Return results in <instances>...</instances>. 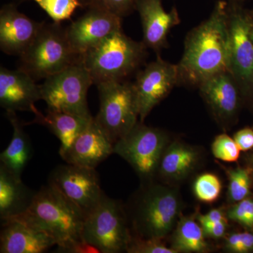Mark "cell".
Segmentation results:
<instances>
[{
    "mask_svg": "<svg viewBox=\"0 0 253 253\" xmlns=\"http://www.w3.org/2000/svg\"><path fill=\"white\" fill-rule=\"evenodd\" d=\"M198 87L218 122L223 126L234 123L244 102L237 84L229 71L208 78Z\"/></svg>",
    "mask_w": 253,
    "mask_h": 253,
    "instance_id": "cell-14",
    "label": "cell"
},
{
    "mask_svg": "<svg viewBox=\"0 0 253 253\" xmlns=\"http://www.w3.org/2000/svg\"><path fill=\"white\" fill-rule=\"evenodd\" d=\"M81 61L68 41L66 29L59 23H44L34 41L20 56L19 69L33 79H46Z\"/></svg>",
    "mask_w": 253,
    "mask_h": 253,
    "instance_id": "cell-5",
    "label": "cell"
},
{
    "mask_svg": "<svg viewBox=\"0 0 253 253\" xmlns=\"http://www.w3.org/2000/svg\"><path fill=\"white\" fill-rule=\"evenodd\" d=\"M135 3L136 0H91L87 6L106 10L123 18L135 7Z\"/></svg>",
    "mask_w": 253,
    "mask_h": 253,
    "instance_id": "cell-32",
    "label": "cell"
},
{
    "mask_svg": "<svg viewBox=\"0 0 253 253\" xmlns=\"http://www.w3.org/2000/svg\"><path fill=\"white\" fill-rule=\"evenodd\" d=\"M0 234L1 253H42L56 246L45 233L15 219L1 221Z\"/></svg>",
    "mask_w": 253,
    "mask_h": 253,
    "instance_id": "cell-19",
    "label": "cell"
},
{
    "mask_svg": "<svg viewBox=\"0 0 253 253\" xmlns=\"http://www.w3.org/2000/svg\"><path fill=\"white\" fill-rule=\"evenodd\" d=\"M135 7L142 25L145 46L159 53L168 44L169 31L180 22L175 9L167 12L162 0H136Z\"/></svg>",
    "mask_w": 253,
    "mask_h": 253,
    "instance_id": "cell-18",
    "label": "cell"
},
{
    "mask_svg": "<svg viewBox=\"0 0 253 253\" xmlns=\"http://www.w3.org/2000/svg\"><path fill=\"white\" fill-rule=\"evenodd\" d=\"M92 84L90 73L81 61L46 78L41 85L42 100L49 111L91 119L87 94Z\"/></svg>",
    "mask_w": 253,
    "mask_h": 253,
    "instance_id": "cell-8",
    "label": "cell"
},
{
    "mask_svg": "<svg viewBox=\"0 0 253 253\" xmlns=\"http://www.w3.org/2000/svg\"><path fill=\"white\" fill-rule=\"evenodd\" d=\"M36 192L0 164V218L12 219L27 211Z\"/></svg>",
    "mask_w": 253,
    "mask_h": 253,
    "instance_id": "cell-20",
    "label": "cell"
},
{
    "mask_svg": "<svg viewBox=\"0 0 253 253\" xmlns=\"http://www.w3.org/2000/svg\"><path fill=\"white\" fill-rule=\"evenodd\" d=\"M120 30H122V18L106 10L89 7L66 28V33L73 51L82 57Z\"/></svg>",
    "mask_w": 253,
    "mask_h": 253,
    "instance_id": "cell-13",
    "label": "cell"
},
{
    "mask_svg": "<svg viewBox=\"0 0 253 253\" xmlns=\"http://www.w3.org/2000/svg\"><path fill=\"white\" fill-rule=\"evenodd\" d=\"M79 1H81L83 6H88L89 3L91 2V0H79Z\"/></svg>",
    "mask_w": 253,
    "mask_h": 253,
    "instance_id": "cell-39",
    "label": "cell"
},
{
    "mask_svg": "<svg viewBox=\"0 0 253 253\" xmlns=\"http://www.w3.org/2000/svg\"><path fill=\"white\" fill-rule=\"evenodd\" d=\"M42 99L41 85L22 70L0 68V105L6 111L40 113L35 104Z\"/></svg>",
    "mask_w": 253,
    "mask_h": 253,
    "instance_id": "cell-15",
    "label": "cell"
},
{
    "mask_svg": "<svg viewBox=\"0 0 253 253\" xmlns=\"http://www.w3.org/2000/svg\"><path fill=\"white\" fill-rule=\"evenodd\" d=\"M231 36V73L243 102L253 111V42L250 36L253 15L238 6L228 8Z\"/></svg>",
    "mask_w": 253,
    "mask_h": 253,
    "instance_id": "cell-10",
    "label": "cell"
},
{
    "mask_svg": "<svg viewBox=\"0 0 253 253\" xmlns=\"http://www.w3.org/2000/svg\"><path fill=\"white\" fill-rule=\"evenodd\" d=\"M199 158L198 151L188 145L179 142L168 144L161 156L157 174L168 180H181L194 170Z\"/></svg>",
    "mask_w": 253,
    "mask_h": 253,
    "instance_id": "cell-22",
    "label": "cell"
},
{
    "mask_svg": "<svg viewBox=\"0 0 253 253\" xmlns=\"http://www.w3.org/2000/svg\"><path fill=\"white\" fill-rule=\"evenodd\" d=\"M165 131L138 122L114 144V154L123 158L144 180L157 174L163 151L168 145Z\"/></svg>",
    "mask_w": 253,
    "mask_h": 253,
    "instance_id": "cell-9",
    "label": "cell"
},
{
    "mask_svg": "<svg viewBox=\"0 0 253 253\" xmlns=\"http://www.w3.org/2000/svg\"><path fill=\"white\" fill-rule=\"evenodd\" d=\"M224 248L230 253H253V231L246 230L229 234L226 239Z\"/></svg>",
    "mask_w": 253,
    "mask_h": 253,
    "instance_id": "cell-31",
    "label": "cell"
},
{
    "mask_svg": "<svg viewBox=\"0 0 253 253\" xmlns=\"http://www.w3.org/2000/svg\"><path fill=\"white\" fill-rule=\"evenodd\" d=\"M228 219L242 226L246 230L253 231V198H246L234 204L226 212Z\"/></svg>",
    "mask_w": 253,
    "mask_h": 253,
    "instance_id": "cell-29",
    "label": "cell"
},
{
    "mask_svg": "<svg viewBox=\"0 0 253 253\" xmlns=\"http://www.w3.org/2000/svg\"><path fill=\"white\" fill-rule=\"evenodd\" d=\"M113 149L114 144L94 118L61 158L70 164L96 169L114 154Z\"/></svg>",
    "mask_w": 253,
    "mask_h": 253,
    "instance_id": "cell-17",
    "label": "cell"
},
{
    "mask_svg": "<svg viewBox=\"0 0 253 253\" xmlns=\"http://www.w3.org/2000/svg\"><path fill=\"white\" fill-rule=\"evenodd\" d=\"M56 252L66 253H97L99 250L83 239L73 241L64 246H57Z\"/></svg>",
    "mask_w": 253,
    "mask_h": 253,
    "instance_id": "cell-33",
    "label": "cell"
},
{
    "mask_svg": "<svg viewBox=\"0 0 253 253\" xmlns=\"http://www.w3.org/2000/svg\"><path fill=\"white\" fill-rule=\"evenodd\" d=\"M146 46L133 41L122 30L115 32L81 57L94 84L123 81L144 61Z\"/></svg>",
    "mask_w": 253,
    "mask_h": 253,
    "instance_id": "cell-3",
    "label": "cell"
},
{
    "mask_svg": "<svg viewBox=\"0 0 253 253\" xmlns=\"http://www.w3.org/2000/svg\"><path fill=\"white\" fill-rule=\"evenodd\" d=\"M179 84L177 65L168 62L159 56L138 73L135 89L139 122L144 123L155 106H157Z\"/></svg>",
    "mask_w": 253,
    "mask_h": 253,
    "instance_id": "cell-12",
    "label": "cell"
},
{
    "mask_svg": "<svg viewBox=\"0 0 253 253\" xmlns=\"http://www.w3.org/2000/svg\"><path fill=\"white\" fill-rule=\"evenodd\" d=\"M211 149L214 157L228 163L237 161L241 151L234 139L226 134L216 136Z\"/></svg>",
    "mask_w": 253,
    "mask_h": 253,
    "instance_id": "cell-28",
    "label": "cell"
},
{
    "mask_svg": "<svg viewBox=\"0 0 253 253\" xmlns=\"http://www.w3.org/2000/svg\"><path fill=\"white\" fill-rule=\"evenodd\" d=\"M228 223L221 221V222L212 223V224H205L202 225L205 236L212 239H220L225 235Z\"/></svg>",
    "mask_w": 253,
    "mask_h": 253,
    "instance_id": "cell-36",
    "label": "cell"
},
{
    "mask_svg": "<svg viewBox=\"0 0 253 253\" xmlns=\"http://www.w3.org/2000/svg\"><path fill=\"white\" fill-rule=\"evenodd\" d=\"M230 53L228 7L219 1L209 18L186 36L182 57L176 64L179 84L199 86L214 75L229 72Z\"/></svg>",
    "mask_w": 253,
    "mask_h": 253,
    "instance_id": "cell-1",
    "label": "cell"
},
{
    "mask_svg": "<svg viewBox=\"0 0 253 253\" xmlns=\"http://www.w3.org/2000/svg\"><path fill=\"white\" fill-rule=\"evenodd\" d=\"M6 115L13 127V135L9 144L0 155V162L16 177L21 178V174L31 158V141L16 112L6 111Z\"/></svg>",
    "mask_w": 253,
    "mask_h": 253,
    "instance_id": "cell-23",
    "label": "cell"
},
{
    "mask_svg": "<svg viewBox=\"0 0 253 253\" xmlns=\"http://www.w3.org/2000/svg\"><path fill=\"white\" fill-rule=\"evenodd\" d=\"M38 4L56 23L69 19L80 6L79 0H31Z\"/></svg>",
    "mask_w": 253,
    "mask_h": 253,
    "instance_id": "cell-26",
    "label": "cell"
},
{
    "mask_svg": "<svg viewBox=\"0 0 253 253\" xmlns=\"http://www.w3.org/2000/svg\"><path fill=\"white\" fill-rule=\"evenodd\" d=\"M221 182L219 178L212 173H204L196 178L194 181L195 196L201 202L212 204L221 194Z\"/></svg>",
    "mask_w": 253,
    "mask_h": 253,
    "instance_id": "cell-27",
    "label": "cell"
},
{
    "mask_svg": "<svg viewBox=\"0 0 253 253\" xmlns=\"http://www.w3.org/2000/svg\"><path fill=\"white\" fill-rule=\"evenodd\" d=\"M131 237L126 209L119 201L104 194L85 217L82 238L100 253H119L126 251Z\"/></svg>",
    "mask_w": 253,
    "mask_h": 253,
    "instance_id": "cell-6",
    "label": "cell"
},
{
    "mask_svg": "<svg viewBox=\"0 0 253 253\" xmlns=\"http://www.w3.org/2000/svg\"><path fill=\"white\" fill-rule=\"evenodd\" d=\"M93 118L81 117L71 113L56 112L47 110L46 115H36L33 122L45 126L61 143L59 154L62 156L73 144L75 139L87 127Z\"/></svg>",
    "mask_w": 253,
    "mask_h": 253,
    "instance_id": "cell-21",
    "label": "cell"
},
{
    "mask_svg": "<svg viewBox=\"0 0 253 253\" xmlns=\"http://www.w3.org/2000/svg\"><path fill=\"white\" fill-rule=\"evenodd\" d=\"M85 217L79 208L47 184L37 191L27 211L10 219L42 231L56 241V246H64L83 239Z\"/></svg>",
    "mask_w": 253,
    "mask_h": 253,
    "instance_id": "cell-2",
    "label": "cell"
},
{
    "mask_svg": "<svg viewBox=\"0 0 253 253\" xmlns=\"http://www.w3.org/2000/svg\"><path fill=\"white\" fill-rule=\"evenodd\" d=\"M44 23H38L20 12L14 4L0 11V48L5 54L21 56L41 31Z\"/></svg>",
    "mask_w": 253,
    "mask_h": 253,
    "instance_id": "cell-16",
    "label": "cell"
},
{
    "mask_svg": "<svg viewBox=\"0 0 253 253\" xmlns=\"http://www.w3.org/2000/svg\"><path fill=\"white\" fill-rule=\"evenodd\" d=\"M131 206L134 236L141 238L164 239L176 225L181 211L177 193L158 184L141 190Z\"/></svg>",
    "mask_w": 253,
    "mask_h": 253,
    "instance_id": "cell-4",
    "label": "cell"
},
{
    "mask_svg": "<svg viewBox=\"0 0 253 253\" xmlns=\"http://www.w3.org/2000/svg\"><path fill=\"white\" fill-rule=\"evenodd\" d=\"M163 239L141 238L132 236L126 252L129 253H177L166 246Z\"/></svg>",
    "mask_w": 253,
    "mask_h": 253,
    "instance_id": "cell-30",
    "label": "cell"
},
{
    "mask_svg": "<svg viewBox=\"0 0 253 253\" xmlns=\"http://www.w3.org/2000/svg\"><path fill=\"white\" fill-rule=\"evenodd\" d=\"M229 179L228 201L236 204L251 196L253 185L251 169L249 167H237L226 170Z\"/></svg>",
    "mask_w": 253,
    "mask_h": 253,
    "instance_id": "cell-25",
    "label": "cell"
},
{
    "mask_svg": "<svg viewBox=\"0 0 253 253\" xmlns=\"http://www.w3.org/2000/svg\"><path fill=\"white\" fill-rule=\"evenodd\" d=\"M96 86L100 106L94 120L115 144L139 121L134 83L105 82Z\"/></svg>",
    "mask_w": 253,
    "mask_h": 253,
    "instance_id": "cell-7",
    "label": "cell"
},
{
    "mask_svg": "<svg viewBox=\"0 0 253 253\" xmlns=\"http://www.w3.org/2000/svg\"><path fill=\"white\" fill-rule=\"evenodd\" d=\"M48 184L79 208L85 217L94 211L104 195L96 169L70 163L55 168Z\"/></svg>",
    "mask_w": 253,
    "mask_h": 253,
    "instance_id": "cell-11",
    "label": "cell"
},
{
    "mask_svg": "<svg viewBox=\"0 0 253 253\" xmlns=\"http://www.w3.org/2000/svg\"><path fill=\"white\" fill-rule=\"evenodd\" d=\"M249 168L251 169V176H252L253 185V155L249 161Z\"/></svg>",
    "mask_w": 253,
    "mask_h": 253,
    "instance_id": "cell-37",
    "label": "cell"
},
{
    "mask_svg": "<svg viewBox=\"0 0 253 253\" xmlns=\"http://www.w3.org/2000/svg\"><path fill=\"white\" fill-rule=\"evenodd\" d=\"M196 219L201 226L205 225V224H212V223L221 222V221L228 222V218L226 212L220 209H213L206 214H199L196 216Z\"/></svg>",
    "mask_w": 253,
    "mask_h": 253,
    "instance_id": "cell-35",
    "label": "cell"
},
{
    "mask_svg": "<svg viewBox=\"0 0 253 253\" xmlns=\"http://www.w3.org/2000/svg\"><path fill=\"white\" fill-rule=\"evenodd\" d=\"M251 14H252L253 16V11H252V12H251Z\"/></svg>",
    "mask_w": 253,
    "mask_h": 253,
    "instance_id": "cell-40",
    "label": "cell"
},
{
    "mask_svg": "<svg viewBox=\"0 0 253 253\" xmlns=\"http://www.w3.org/2000/svg\"><path fill=\"white\" fill-rule=\"evenodd\" d=\"M250 36H251V40H252L253 42V16L252 21H251V27H250Z\"/></svg>",
    "mask_w": 253,
    "mask_h": 253,
    "instance_id": "cell-38",
    "label": "cell"
},
{
    "mask_svg": "<svg viewBox=\"0 0 253 253\" xmlns=\"http://www.w3.org/2000/svg\"><path fill=\"white\" fill-rule=\"evenodd\" d=\"M195 217H182L176 223L171 248L177 253L208 251V244L202 226L195 220Z\"/></svg>",
    "mask_w": 253,
    "mask_h": 253,
    "instance_id": "cell-24",
    "label": "cell"
},
{
    "mask_svg": "<svg viewBox=\"0 0 253 253\" xmlns=\"http://www.w3.org/2000/svg\"><path fill=\"white\" fill-rule=\"evenodd\" d=\"M234 139L241 151H249L253 149V129L251 128L240 129L234 134Z\"/></svg>",
    "mask_w": 253,
    "mask_h": 253,
    "instance_id": "cell-34",
    "label": "cell"
}]
</instances>
